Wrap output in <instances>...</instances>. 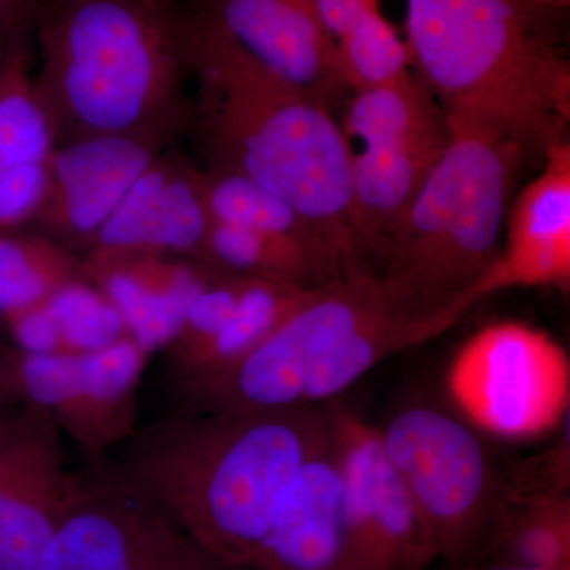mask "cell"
<instances>
[{
	"instance_id": "cell-19",
	"label": "cell",
	"mask_w": 570,
	"mask_h": 570,
	"mask_svg": "<svg viewBox=\"0 0 570 570\" xmlns=\"http://www.w3.org/2000/svg\"><path fill=\"white\" fill-rule=\"evenodd\" d=\"M209 227L200 171L157 157L94 236L91 249L184 255L205 265Z\"/></svg>"
},
{
	"instance_id": "cell-10",
	"label": "cell",
	"mask_w": 570,
	"mask_h": 570,
	"mask_svg": "<svg viewBox=\"0 0 570 570\" xmlns=\"http://www.w3.org/2000/svg\"><path fill=\"white\" fill-rule=\"evenodd\" d=\"M9 355L22 404L47 412L94 468L137 433V395L149 355L124 336L86 354Z\"/></svg>"
},
{
	"instance_id": "cell-17",
	"label": "cell",
	"mask_w": 570,
	"mask_h": 570,
	"mask_svg": "<svg viewBox=\"0 0 570 570\" xmlns=\"http://www.w3.org/2000/svg\"><path fill=\"white\" fill-rule=\"evenodd\" d=\"M253 570H355L335 425L287 490Z\"/></svg>"
},
{
	"instance_id": "cell-26",
	"label": "cell",
	"mask_w": 570,
	"mask_h": 570,
	"mask_svg": "<svg viewBox=\"0 0 570 570\" xmlns=\"http://www.w3.org/2000/svg\"><path fill=\"white\" fill-rule=\"evenodd\" d=\"M336 71L347 96L392 85L412 73L406 41L381 10L371 11L336 40Z\"/></svg>"
},
{
	"instance_id": "cell-9",
	"label": "cell",
	"mask_w": 570,
	"mask_h": 570,
	"mask_svg": "<svg viewBox=\"0 0 570 570\" xmlns=\"http://www.w3.org/2000/svg\"><path fill=\"white\" fill-rule=\"evenodd\" d=\"M445 385L456 414L505 441L547 436L569 415V356L527 322H494L469 336L450 360Z\"/></svg>"
},
{
	"instance_id": "cell-31",
	"label": "cell",
	"mask_w": 570,
	"mask_h": 570,
	"mask_svg": "<svg viewBox=\"0 0 570 570\" xmlns=\"http://www.w3.org/2000/svg\"><path fill=\"white\" fill-rule=\"evenodd\" d=\"M33 6L36 0H0V20L29 21L32 24Z\"/></svg>"
},
{
	"instance_id": "cell-4",
	"label": "cell",
	"mask_w": 570,
	"mask_h": 570,
	"mask_svg": "<svg viewBox=\"0 0 570 570\" xmlns=\"http://www.w3.org/2000/svg\"><path fill=\"white\" fill-rule=\"evenodd\" d=\"M551 10L543 0H406L412 71L448 115L485 119L542 159L570 119Z\"/></svg>"
},
{
	"instance_id": "cell-34",
	"label": "cell",
	"mask_w": 570,
	"mask_h": 570,
	"mask_svg": "<svg viewBox=\"0 0 570 570\" xmlns=\"http://www.w3.org/2000/svg\"><path fill=\"white\" fill-rule=\"evenodd\" d=\"M164 2L176 3V0H164Z\"/></svg>"
},
{
	"instance_id": "cell-14",
	"label": "cell",
	"mask_w": 570,
	"mask_h": 570,
	"mask_svg": "<svg viewBox=\"0 0 570 570\" xmlns=\"http://www.w3.org/2000/svg\"><path fill=\"white\" fill-rule=\"evenodd\" d=\"M355 570H428L439 561L379 428L333 406Z\"/></svg>"
},
{
	"instance_id": "cell-7",
	"label": "cell",
	"mask_w": 570,
	"mask_h": 570,
	"mask_svg": "<svg viewBox=\"0 0 570 570\" xmlns=\"http://www.w3.org/2000/svg\"><path fill=\"white\" fill-rule=\"evenodd\" d=\"M379 433L439 560H478L510 489L509 471H501L483 434L456 412L430 403L397 409Z\"/></svg>"
},
{
	"instance_id": "cell-27",
	"label": "cell",
	"mask_w": 570,
	"mask_h": 570,
	"mask_svg": "<svg viewBox=\"0 0 570 570\" xmlns=\"http://www.w3.org/2000/svg\"><path fill=\"white\" fill-rule=\"evenodd\" d=\"M45 303L58 325L63 354L100 351L127 336L121 314L85 277L63 284Z\"/></svg>"
},
{
	"instance_id": "cell-2",
	"label": "cell",
	"mask_w": 570,
	"mask_h": 570,
	"mask_svg": "<svg viewBox=\"0 0 570 570\" xmlns=\"http://www.w3.org/2000/svg\"><path fill=\"white\" fill-rule=\"evenodd\" d=\"M183 43L213 168L246 176L294 206L346 275L367 268L351 225L355 148L330 105L235 52Z\"/></svg>"
},
{
	"instance_id": "cell-33",
	"label": "cell",
	"mask_w": 570,
	"mask_h": 570,
	"mask_svg": "<svg viewBox=\"0 0 570 570\" xmlns=\"http://www.w3.org/2000/svg\"><path fill=\"white\" fill-rule=\"evenodd\" d=\"M449 570H538V569L517 568V566H502V564H463V566H449Z\"/></svg>"
},
{
	"instance_id": "cell-1",
	"label": "cell",
	"mask_w": 570,
	"mask_h": 570,
	"mask_svg": "<svg viewBox=\"0 0 570 570\" xmlns=\"http://www.w3.org/2000/svg\"><path fill=\"white\" fill-rule=\"evenodd\" d=\"M332 428V406L178 407L107 466L228 569L253 568L281 501Z\"/></svg>"
},
{
	"instance_id": "cell-15",
	"label": "cell",
	"mask_w": 570,
	"mask_h": 570,
	"mask_svg": "<svg viewBox=\"0 0 570 570\" xmlns=\"http://www.w3.org/2000/svg\"><path fill=\"white\" fill-rule=\"evenodd\" d=\"M512 287H570V141L551 142L539 174L513 195L501 249L480 298Z\"/></svg>"
},
{
	"instance_id": "cell-16",
	"label": "cell",
	"mask_w": 570,
	"mask_h": 570,
	"mask_svg": "<svg viewBox=\"0 0 570 570\" xmlns=\"http://www.w3.org/2000/svg\"><path fill=\"white\" fill-rule=\"evenodd\" d=\"M160 142L129 135H91L56 146L50 187L39 216L63 242L92 243L132 184L157 159Z\"/></svg>"
},
{
	"instance_id": "cell-28",
	"label": "cell",
	"mask_w": 570,
	"mask_h": 570,
	"mask_svg": "<svg viewBox=\"0 0 570 570\" xmlns=\"http://www.w3.org/2000/svg\"><path fill=\"white\" fill-rule=\"evenodd\" d=\"M48 163L0 170V228L17 227L39 216L50 187Z\"/></svg>"
},
{
	"instance_id": "cell-5",
	"label": "cell",
	"mask_w": 570,
	"mask_h": 570,
	"mask_svg": "<svg viewBox=\"0 0 570 570\" xmlns=\"http://www.w3.org/2000/svg\"><path fill=\"white\" fill-rule=\"evenodd\" d=\"M464 316L426 313L376 269H356L316 288L238 365L181 393V406H325L390 356L444 335Z\"/></svg>"
},
{
	"instance_id": "cell-22",
	"label": "cell",
	"mask_w": 570,
	"mask_h": 570,
	"mask_svg": "<svg viewBox=\"0 0 570 570\" xmlns=\"http://www.w3.org/2000/svg\"><path fill=\"white\" fill-rule=\"evenodd\" d=\"M205 265L227 275L317 288L343 275L326 255L281 236L212 220Z\"/></svg>"
},
{
	"instance_id": "cell-13",
	"label": "cell",
	"mask_w": 570,
	"mask_h": 570,
	"mask_svg": "<svg viewBox=\"0 0 570 570\" xmlns=\"http://www.w3.org/2000/svg\"><path fill=\"white\" fill-rule=\"evenodd\" d=\"M47 412L0 414V570H39L80 478Z\"/></svg>"
},
{
	"instance_id": "cell-25",
	"label": "cell",
	"mask_w": 570,
	"mask_h": 570,
	"mask_svg": "<svg viewBox=\"0 0 570 570\" xmlns=\"http://www.w3.org/2000/svg\"><path fill=\"white\" fill-rule=\"evenodd\" d=\"M58 127L20 63L0 73V170L47 164L56 148Z\"/></svg>"
},
{
	"instance_id": "cell-12",
	"label": "cell",
	"mask_w": 570,
	"mask_h": 570,
	"mask_svg": "<svg viewBox=\"0 0 570 570\" xmlns=\"http://www.w3.org/2000/svg\"><path fill=\"white\" fill-rule=\"evenodd\" d=\"M178 18L184 39L243 56L328 105L346 94L316 0H193Z\"/></svg>"
},
{
	"instance_id": "cell-20",
	"label": "cell",
	"mask_w": 570,
	"mask_h": 570,
	"mask_svg": "<svg viewBox=\"0 0 570 570\" xmlns=\"http://www.w3.org/2000/svg\"><path fill=\"white\" fill-rule=\"evenodd\" d=\"M471 564L570 570V493H509Z\"/></svg>"
},
{
	"instance_id": "cell-18",
	"label": "cell",
	"mask_w": 570,
	"mask_h": 570,
	"mask_svg": "<svg viewBox=\"0 0 570 570\" xmlns=\"http://www.w3.org/2000/svg\"><path fill=\"white\" fill-rule=\"evenodd\" d=\"M217 269L171 255L91 249L81 275L115 305L132 337L149 356L165 351L181 328L195 296Z\"/></svg>"
},
{
	"instance_id": "cell-3",
	"label": "cell",
	"mask_w": 570,
	"mask_h": 570,
	"mask_svg": "<svg viewBox=\"0 0 570 570\" xmlns=\"http://www.w3.org/2000/svg\"><path fill=\"white\" fill-rule=\"evenodd\" d=\"M36 82L56 127L73 138L160 142L194 108L178 6L164 0H36Z\"/></svg>"
},
{
	"instance_id": "cell-24",
	"label": "cell",
	"mask_w": 570,
	"mask_h": 570,
	"mask_svg": "<svg viewBox=\"0 0 570 570\" xmlns=\"http://www.w3.org/2000/svg\"><path fill=\"white\" fill-rule=\"evenodd\" d=\"M78 277L81 261L61 243L43 236H0V316L45 302Z\"/></svg>"
},
{
	"instance_id": "cell-21",
	"label": "cell",
	"mask_w": 570,
	"mask_h": 570,
	"mask_svg": "<svg viewBox=\"0 0 570 570\" xmlns=\"http://www.w3.org/2000/svg\"><path fill=\"white\" fill-rule=\"evenodd\" d=\"M314 291L316 288L245 276L242 294L227 324L175 374L179 395L219 376L253 354Z\"/></svg>"
},
{
	"instance_id": "cell-11",
	"label": "cell",
	"mask_w": 570,
	"mask_h": 570,
	"mask_svg": "<svg viewBox=\"0 0 570 570\" xmlns=\"http://www.w3.org/2000/svg\"><path fill=\"white\" fill-rule=\"evenodd\" d=\"M94 469L39 570H232L107 468Z\"/></svg>"
},
{
	"instance_id": "cell-35",
	"label": "cell",
	"mask_w": 570,
	"mask_h": 570,
	"mask_svg": "<svg viewBox=\"0 0 570 570\" xmlns=\"http://www.w3.org/2000/svg\"><path fill=\"white\" fill-rule=\"evenodd\" d=\"M232 570H253V569H232Z\"/></svg>"
},
{
	"instance_id": "cell-29",
	"label": "cell",
	"mask_w": 570,
	"mask_h": 570,
	"mask_svg": "<svg viewBox=\"0 0 570 570\" xmlns=\"http://www.w3.org/2000/svg\"><path fill=\"white\" fill-rule=\"evenodd\" d=\"M45 302L0 316L17 344V351L36 355L63 354L58 325Z\"/></svg>"
},
{
	"instance_id": "cell-30",
	"label": "cell",
	"mask_w": 570,
	"mask_h": 570,
	"mask_svg": "<svg viewBox=\"0 0 570 570\" xmlns=\"http://www.w3.org/2000/svg\"><path fill=\"white\" fill-rule=\"evenodd\" d=\"M316 3L326 29L335 40L371 11L381 10V0H316Z\"/></svg>"
},
{
	"instance_id": "cell-23",
	"label": "cell",
	"mask_w": 570,
	"mask_h": 570,
	"mask_svg": "<svg viewBox=\"0 0 570 570\" xmlns=\"http://www.w3.org/2000/svg\"><path fill=\"white\" fill-rule=\"evenodd\" d=\"M202 187L212 220L291 239L332 258L343 272L316 228L294 206L261 184L246 176L212 168L208 174H202Z\"/></svg>"
},
{
	"instance_id": "cell-8",
	"label": "cell",
	"mask_w": 570,
	"mask_h": 570,
	"mask_svg": "<svg viewBox=\"0 0 570 570\" xmlns=\"http://www.w3.org/2000/svg\"><path fill=\"white\" fill-rule=\"evenodd\" d=\"M354 149L351 225L363 261L379 255L448 148V112L409 73L392 85L348 94L343 121Z\"/></svg>"
},
{
	"instance_id": "cell-6",
	"label": "cell",
	"mask_w": 570,
	"mask_h": 570,
	"mask_svg": "<svg viewBox=\"0 0 570 570\" xmlns=\"http://www.w3.org/2000/svg\"><path fill=\"white\" fill-rule=\"evenodd\" d=\"M448 118V148L376 264L426 313H468L482 299L479 285L501 249L517 176L534 157L485 119Z\"/></svg>"
},
{
	"instance_id": "cell-32",
	"label": "cell",
	"mask_w": 570,
	"mask_h": 570,
	"mask_svg": "<svg viewBox=\"0 0 570 570\" xmlns=\"http://www.w3.org/2000/svg\"><path fill=\"white\" fill-rule=\"evenodd\" d=\"M13 400H18V396L17 390H14L9 355H0V409Z\"/></svg>"
}]
</instances>
